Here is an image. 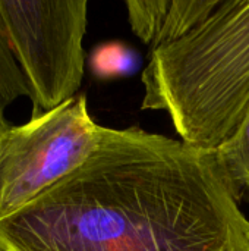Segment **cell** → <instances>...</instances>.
Here are the masks:
<instances>
[{
  "mask_svg": "<svg viewBox=\"0 0 249 251\" xmlns=\"http://www.w3.org/2000/svg\"><path fill=\"white\" fill-rule=\"evenodd\" d=\"M216 151L104 126L72 174L0 221V251H249V219Z\"/></svg>",
  "mask_w": 249,
  "mask_h": 251,
  "instance_id": "1",
  "label": "cell"
},
{
  "mask_svg": "<svg viewBox=\"0 0 249 251\" xmlns=\"http://www.w3.org/2000/svg\"><path fill=\"white\" fill-rule=\"evenodd\" d=\"M142 110L166 112L179 138L216 151L249 115V0H223L179 41L153 50Z\"/></svg>",
  "mask_w": 249,
  "mask_h": 251,
  "instance_id": "2",
  "label": "cell"
},
{
  "mask_svg": "<svg viewBox=\"0 0 249 251\" xmlns=\"http://www.w3.org/2000/svg\"><path fill=\"white\" fill-rule=\"evenodd\" d=\"M103 129L90 115L85 94L21 125L0 121V221L78 169Z\"/></svg>",
  "mask_w": 249,
  "mask_h": 251,
  "instance_id": "3",
  "label": "cell"
},
{
  "mask_svg": "<svg viewBox=\"0 0 249 251\" xmlns=\"http://www.w3.org/2000/svg\"><path fill=\"white\" fill-rule=\"evenodd\" d=\"M9 41L32 101L31 116L78 96L88 22L87 0H0Z\"/></svg>",
  "mask_w": 249,
  "mask_h": 251,
  "instance_id": "4",
  "label": "cell"
},
{
  "mask_svg": "<svg viewBox=\"0 0 249 251\" xmlns=\"http://www.w3.org/2000/svg\"><path fill=\"white\" fill-rule=\"evenodd\" d=\"M223 0H128L134 34L153 50L173 44L203 24Z\"/></svg>",
  "mask_w": 249,
  "mask_h": 251,
  "instance_id": "5",
  "label": "cell"
},
{
  "mask_svg": "<svg viewBox=\"0 0 249 251\" xmlns=\"http://www.w3.org/2000/svg\"><path fill=\"white\" fill-rule=\"evenodd\" d=\"M19 97L29 99V88L13 54L6 24L0 12V121H6V109Z\"/></svg>",
  "mask_w": 249,
  "mask_h": 251,
  "instance_id": "6",
  "label": "cell"
},
{
  "mask_svg": "<svg viewBox=\"0 0 249 251\" xmlns=\"http://www.w3.org/2000/svg\"><path fill=\"white\" fill-rule=\"evenodd\" d=\"M88 66L95 78L112 79L134 72L138 66V54L122 41H106L91 50Z\"/></svg>",
  "mask_w": 249,
  "mask_h": 251,
  "instance_id": "7",
  "label": "cell"
},
{
  "mask_svg": "<svg viewBox=\"0 0 249 251\" xmlns=\"http://www.w3.org/2000/svg\"><path fill=\"white\" fill-rule=\"evenodd\" d=\"M216 154L235 184L239 196H249V115L239 131L223 146Z\"/></svg>",
  "mask_w": 249,
  "mask_h": 251,
  "instance_id": "8",
  "label": "cell"
}]
</instances>
